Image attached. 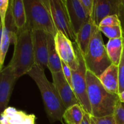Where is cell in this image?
<instances>
[{"label":"cell","mask_w":124,"mask_h":124,"mask_svg":"<svg viewBox=\"0 0 124 124\" xmlns=\"http://www.w3.org/2000/svg\"><path fill=\"white\" fill-rule=\"evenodd\" d=\"M37 85L43 100L45 111L51 123L59 121L62 124L66 108L53 83L47 79L44 70L35 65L27 74Z\"/></svg>","instance_id":"cell-1"},{"label":"cell","mask_w":124,"mask_h":124,"mask_svg":"<svg viewBox=\"0 0 124 124\" xmlns=\"http://www.w3.org/2000/svg\"><path fill=\"white\" fill-rule=\"evenodd\" d=\"M87 94L92 108V116L102 117L114 115L115 109L120 102L118 94L108 92L98 76L92 71H87Z\"/></svg>","instance_id":"cell-2"},{"label":"cell","mask_w":124,"mask_h":124,"mask_svg":"<svg viewBox=\"0 0 124 124\" xmlns=\"http://www.w3.org/2000/svg\"><path fill=\"white\" fill-rule=\"evenodd\" d=\"M13 44V54L8 65L13 69L18 79L35 65L31 31L25 27L19 30Z\"/></svg>","instance_id":"cell-3"},{"label":"cell","mask_w":124,"mask_h":124,"mask_svg":"<svg viewBox=\"0 0 124 124\" xmlns=\"http://www.w3.org/2000/svg\"><path fill=\"white\" fill-rule=\"evenodd\" d=\"M27 22L25 27L33 30H43L55 36L58 32L53 22L49 0H24Z\"/></svg>","instance_id":"cell-4"},{"label":"cell","mask_w":124,"mask_h":124,"mask_svg":"<svg viewBox=\"0 0 124 124\" xmlns=\"http://www.w3.org/2000/svg\"><path fill=\"white\" fill-rule=\"evenodd\" d=\"M87 70L99 76L112 63L104 44L102 33L94 25L88 51L84 56Z\"/></svg>","instance_id":"cell-5"},{"label":"cell","mask_w":124,"mask_h":124,"mask_svg":"<svg viewBox=\"0 0 124 124\" xmlns=\"http://www.w3.org/2000/svg\"><path fill=\"white\" fill-rule=\"evenodd\" d=\"M73 46L78 59L79 66L76 70H71L73 89L85 111L92 115V108L87 94V68L82 52L76 43H73Z\"/></svg>","instance_id":"cell-6"},{"label":"cell","mask_w":124,"mask_h":124,"mask_svg":"<svg viewBox=\"0 0 124 124\" xmlns=\"http://www.w3.org/2000/svg\"><path fill=\"white\" fill-rule=\"evenodd\" d=\"M49 4L57 30L62 33L73 43H75L76 35L71 27L64 0H49Z\"/></svg>","instance_id":"cell-7"},{"label":"cell","mask_w":124,"mask_h":124,"mask_svg":"<svg viewBox=\"0 0 124 124\" xmlns=\"http://www.w3.org/2000/svg\"><path fill=\"white\" fill-rule=\"evenodd\" d=\"M54 41L57 52L61 61L71 70H76L79 66V62L73 43L59 31L54 36Z\"/></svg>","instance_id":"cell-8"},{"label":"cell","mask_w":124,"mask_h":124,"mask_svg":"<svg viewBox=\"0 0 124 124\" xmlns=\"http://www.w3.org/2000/svg\"><path fill=\"white\" fill-rule=\"evenodd\" d=\"M1 37L0 44V70L2 69L5 58L11 43L14 44L18 30L13 23L11 12L10 4L6 15L5 22L1 25Z\"/></svg>","instance_id":"cell-9"},{"label":"cell","mask_w":124,"mask_h":124,"mask_svg":"<svg viewBox=\"0 0 124 124\" xmlns=\"http://www.w3.org/2000/svg\"><path fill=\"white\" fill-rule=\"evenodd\" d=\"M33 46L35 55V65L42 70L48 69V35L43 30H33Z\"/></svg>","instance_id":"cell-10"},{"label":"cell","mask_w":124,"mask_h":124,"mask_svg":"<svg viewBox=\"0 0 124 124\" xmlns=\"http://www.w3.org/2000/svg\"><path fill=\"white\" fill-rule=\"evenodd\" d=\"M13 69L8 65L0 71V111L3 112L7 107L17 81Z\"/></svg>","instance_id":"cell-11"},{"label":"cell","mask_w":124,"mask_h":124,"mask_svg":"<svg viewBox=\"0 0 124 124\" xmlns=\"http://www.w3.org/2000/svg\"><path fill=\"white\" fill-rule=\"evenodd\" d=\"M52 76L53 85L65 108H68L75 104H79L73 89L65 79L62 70L59 72L52 73Z\"/></svg>","instance_id":"cell-12"},{"label":"cell","mask_w":124,"mask_h":124,"mask_svg":"<svg viewBox=\"0 0 124 124\" xmlns=\"http://www.w3.org/2000/svg\"><path fill=\"white\" fill-rule=\"evenodd\" d=\"M64 2L71 27L76 35L81 28L90 18L86 13L80 0H64Z\"/></svg>","instance_id":"cell-13"},{"label":"cell","mask_w":124,"mask_h":124,"mask_svg":"<svg viewBox=\"0 0 124 124\" xmlns=\"http://www.w3.org/2000/svg\"><path fill=\"white\" fill-rule=\"evenodd\" d=\"M121 0H94L93 19L99 27L101 22L107 16L118 14Z\"/></svg>","instance_id":"cell-14"},{"label":"cell","mask_w":124,"mask_h":124,"mask_svg":"<svg viewBox=\"0 0 124 124\" xmlns=\"http://www.w3.org/2000/svg\"><path fill=\"white\" fill-rule=\"evenodd\" d=\"M35 115L8 107L1 115V124H35Z\"/></svg>","instance_id":"cell-15"},{"label":"cell","mask_w":124,"mask_h":124,"mask_svg":"<svg viewBox=\"0 0 124 124\" xmlns=\"http://www.w3.org/2000/svg\"><path fill=\"white\" fill-rule=\"evenodd\" d=\"M104 88L113 94H119V67L111 64L98 76Z\"/></svg>","instance_id":"cell-16"},{"label":"cell","mask_w":124,"mask_h":124,"mask_svg":"<svg viewBox=\"0 0 124 124\" xmlns=\"http://www.w3.org/2000/svg\"><path fill=\"white\" fill-rule=\"evenodd\" d=\"M94 25L92 18H90L76 34V41L75 43L77 44L83 56L85 55L88 51Z\"/></svg>","instance_id":"cell-17"},{"label":"cell","mask_w":124,"mask_h":124,"mask_svg":"<svg viewBox=\"0 0 124 124\" xmlns=\"http://www.w3.org/2000/svg\"><path fill=\"white\" fill-rule=\"evenodd\" d=\"M10 4L13 23L19 31L24 29L26 25L27 18L24 1L12 0Z\"/></svg>","instance_id":"cell-18"},{"label":"cell","mask_w":124,"mask_h":124,"mask_svg":"<svg viewBox=\"0 0 124 124\" xmlns=\"http://www.w3.org/2000/svg\"><path fill=\"white\" fill-rule=\"evenodd\" d=\"M48 69L51 73L59 72L62 70V62L56 48L54 36L48 35Z\"/></svg>","instance_id":"cell-19"},{"label":"cell","mask_w":124,"mask_h":124,"mask_svg":"<svg viewBox=\"0 0 124 124\" xmlns=\"http://www.w3.org/2000/svg\"><path fill=\"white\" fill-rule=\"evenodd\" d=\"M124 46V38L110 39L106 45L108 55L111 63L119 65Z\"/></svg>","instance_id":"cell-20"},{"label":"cell","mask_w":124,"mask_h":124,"mask_svg":"<svg viewBox=\"0 0 124 124\" xmlns=\"http://www.w3.org/2000/svg\"><path fill=\"white\" fill-rule=\"evenodd\" d=\"M85 111L79 104H75L66 109L63 119L66 124H81Z\"/></svg>","instance_id":"cell-21"},{"label":"cell","mask_w":124,"mask_h":124,"mask_svg":"<svg viewBox=\"0 0 124 124\" xmlns=\"http://www.w3.org/2000/svg\"><path fill=\"white\" fill-rule=\"evenodd\" d=\"M101 31L107 37L110 39L123 38V31L121 25L115 26H99L98 27Z\"/></svg>","instance_id":"cell-22"},{"label":"cell","mask_w":124,"mask_h":124,"mask_svg":"<svg viewBox=\"0 0 124 124\" xmlns=\"http://www.w3.org/2000/svg\"><path fill=\"white\" fill-rule=\"evenodd\" d=\"M119 67V93L124 90V46Z\"/></svg>","instance_id":"cell-23"},{"label":"cell","mask_w":124,"mask_h":124,"mask_svg":"<svg viewBox=\"0 0 124 124\" xmlns=\"http://www.w3.org/2000/svg\"><path fill=\"white\" fill-rule=\"evenodd\" d=\"M121 25L119 18L117 15H113L107 16L101 22L99 26H115Z\"/></svg>","instance_id":"cell-24"},{"label":"cell","mask_w":124,"mask_h":124,"mask_svg":"<svg viewBox=\"0 0 124 124\" xmlns=\"http://www.w3.org/2000/svg\"><path fill=\"white\" fill-rule=\"evenodd\" d=\"M91 117L96 124H116L114 115L102 117H93L91 115Z\"/></svg>","instance_id":"cell-25"},{"label":"cell","mask_w":124,"mask_h":124,"mask_svg":"<svg viewBox=\"0 0 124 124\" xmlns=\"http://www.w3.org/2000/svg\"><path fill=\"white\" fill-rule=\"evenodd\" d=\"M115 119L116 124H124V105L120 102L115 109Z\"/></svg>","instance_id":"cell-26"},{"label":"cell","mask_w":124,"mask_h":124,"mask_svg":"<svg viewBox=\"0 0 124 124\" xmlns=\"http://www.w3.org/2000/svg\"><path fill=\"white\" fill-rule=\"evenodd\" d=\"M10 5L8 0H0V16H1V25L5 22L6 15L8 12Z\"/></svg>","instance_id":"cell-27"},{"label":"cell","mask_w":124,"mask_h":124,"mask_svg":"<svg viewBox=\"0 0 124 124\" xmlns=\"http://www.w3.org/2000/svg\"><path fill=\"white\" fill-rule=\"evenodd\" d=\"M86 13L90 18H92L94 8V0H80Z\"/></svg>","instance_id":"cell-28"},{"label":"cell","mask_w":124,"mask_h":124,"mask_svg":"<svg viewBox=\"0 0 124 124\" xmlns=\"http://www.w3.org/2000/svg\"><path fill=\"white\" fill-rule=\"evenodd\" d=\"M62 62V70L63 71L64 76H65V79L69 82V84L73 88L72 85V73H71V70L64 62L61 61Z\"/></svg>","instance_id":"cell-29"},{"label":"cell","mask_w":124,"mask_h":124,"mask_svg":"<svg viewBox=\"0 0 124 124\" xmlns=\"http://www.w3.org/2000/svg\"><path fill=\"white\" fill-rule=\"evenodd\" d=\"M117 16L121 22V25L122 29V31H123V38H124V1L123 0H121Z\"/></svg>","instance_id":"cell-30"},{"label":"cell","mask_w":124,"mask_h":124,"mask_svg":"<svg viewBox=\"0 0 124 124\" xmlns=\"http://www.w3.org/2000/svg\"><path fill=\"white\" fill-rule=\"evenodd\" d=\"M81 124H91V115L85 112Z\"/></svg>","instance_id":"cell-31"},{"label":"cell","mask_w":124,"mask_h":124,"mask_svg":"<svg viewBox=\"0 0 124 124\" xmlns=\"http://www.w3.org/2000/svg\"><path fill=\"white\" fill-rule=\"evenodd\" d=\"M119 100L122 104H124V90L118 94Z\"/></svg>","instance_id":"cell-32"},{"label":"cell","mask_w":124,"mask_h":124,"mask_svg":"<svg viewBox=\"0 0 124 124\" xmlns=\"http://www.w3.org/2000/svg\"><path fill=\"white\" fill-rule=\"evenodd\" d=\"M91 124H96L95 123H94V121H93V120L92 119V117H91Z\"/></svg>","instance_id":"cell-33"},{"label":"cell","mask_w":124,"mask_h":124,"mask_svg":"<svg viewBox=\"0 0 124 124\" xmlns=\"http://www.w3.org/2000/svg\"></svg>","instance_id":"cell-34"}]
</instances>
